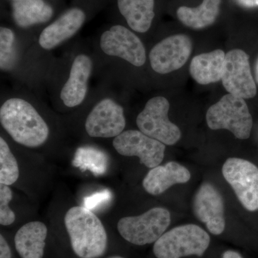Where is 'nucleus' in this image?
Here are the masks:
<instances>
[{
	"instance_id": "nucleus-6",
	"label": "nucleus",
	"mask_w": 258,
	"mask_h": 258,
	"mask_svg": "<svg viewBox=\"0 0 258 258\" xmlns=\"http://www.w3.org/2000/svg\"><path fill=\"white\" fill-rule=\"evenodd\" d=\"M64 226L71 247L80 258H99L107 250L108 236L98 217L86 207H73L66 212Z\"/></svg>"
},
{
	"instance_id": "nucleus-9",
	"label": "nucleus",
	"mask_w": 258,
	"mask_h": 258,
	"mask_svg": "<svg viewBox=\"0 0 258 258\" xmlns=\"http://www.w3.org/2000/svg\"><path fill=\"white\" fill-rule=\"evenodd\" d=\"M170 223V212L164 208H154L139 216L123 217L117 228L124 240L143 246L157 242Z\"/></svg>"
},
{
	"instance_id": "nucleus-14",
	"label": "nucleus",
	"mask_w": 258,
	"mask_h": 258,
	"mask_svg": "<svg viewBox=\"0 0 258 258\" xmlns=\"http://www.w3.org/2000/svg\"><path fill=\"white\" fill-rule=\"evenodd\" d=\"M113 147L120 155L137 157L148 168L156 167L162 162L165 144L149 137L139 130H126L113 139Z\"/></svg>"
},
{
	"instance_id": "nucleus-17",
	"label": "nucleus",
	"mask_w": 258,
	"mask_h": 258,
	"mask_svg": "<svg viewBox=\"0 0 258 258\" xmlns=\"http://www.w3.org/2000/svg\"><path fill=\"white\" fill-rule=\"evenodd\" d=\"M54 15L53 6L47 0L12 2L13 23L17 28L22 31L34 34L32 30L41 25H48Z\"/></svg>"
},
{
	"instance_id": "nucleus-11",
	"label": "nucleus",
	"mask_w": 258,
	"mask_h": 258,
	"mask_svg": "<svg viewBox=\"0 0 258 258\" xmlns=\"http://www.w3.org/2000/svg\"><path fill=\"white\" fill-rule=\"evenodd\" d=\"M222 174L246 210H258V168L250 161L230 158L222 166Z\"/></svg>"
},
{
	"instance_id": "nucleus-29",
	"label": "nucleus",
	"mask_w": 258,
	"mask_h": 258,
	"mask_svg": "<svg viewBox=\"0 0 258 258\" xmlns=\"http://www.w3.org/2000/svg\"><path fill=\"white\" fill-rule=\"evenodd\" d=\"M255 78H256V81H257V82L258 83V59L257 60V62H256V66H255Z\"/></svg>"
},
{
	"instance_id": "nucleus-15",
	"label": "nucleus",
	"mask_w": 258,
	"mask_h": 258,
	"mask_svg": "<svg viewBox=\"0 0 258 258\" xmlns=\"http://www.w3.org/2000/svg\"><path fill=\"white\" fill-rule=\"evenodd\" d=\"M226 91L243 99L253 98L257 87L251 74L249 56L244 51L236 49L227 52L222 78Z\"/></svg>"
},
{
	"instance_id": "nucleus-1",
	"label": "nucleus",
	"mask_w": 258,
	"mask_h": 258,
	"mask_svg": "<svg viewBox=\"0 0 258 258\" xmlns=\"http://www.w3.org/2000/svg\"><path fill=\"white\" fill-rule=\"evenodd\" d=\"M37 35L10 27L0 28V70L18 86L40 95L46 88L55 57L37 43Z\"/></svg>"
},
{
	"instance_id": "nucleus-7",
	"label": "nucleus",
	"mask_w": 258,
	"mask_h": 258,
	"mask_svg": "<svg viewBox=\"0 0 258 258\" xmlns=\"http://www.w3.org/2000/svg\"><path fill=\"white\" fill-rule=\"evenodd\" d=\"M208 232L196 225L178 226L168 231L154 242L153 252L157 258L202 257L210 244Z\"/></svg>"
},
{
	"instance_id": "nucleus-3",
	"label": "nucleus",
	"mask_w": 258,
	"mask_h": 258,
	"mask_svg": "<svg viewBox=\"0 0 258 258\" xmlns=\"http://www.w3.org/2000/svg\"><path fill=\"white\" fill-rule=\"evenodd\" d=\"M40 95L18 86L1 94L0 123L17 144L38 148L50 139V127L40 110Z\"/></svg>"
},
{
	"instance_id": "nucleus-4",
	"label": "nucleus",
	"mask_w": 258,
	"mask_h": 258,
	"mask_svg": "<svg viewBox=\"0 0 258 258\" xmlns=\"http://www.w3.org/2000/svg\"><path fill=\"white\" fill-rule=\"evenodd\" d=\"M96 74L113 83L120 66L142 69L148 56L142 39L128 27L116 24L108 27L95 39L93 45Z\"/></svg>"
},
{
	"instance_id": "nucleus-28",
	"label": "nucleus",
	"mask_w": 258,
	"mask_h": 258,
	"mask_svg": "<svg viewBox=\"0 0 258 258\" xmlns=\"http://www.w3.org/2000/svg\"><path fill=\"white\" fill-rule=\"evenodd\" d=\"M222 258H243L238 252L234 250H227L222 254Z\"/></svg>"
},
{
	"instance_id": "nucleus-16",
	"label": "nucleus",
	"mask_w": 258,
	"mask_h": 258,
	"mask_svg": "<svg viewBox=\"0 0 258 258\" xmlns=\"http://www.w3.org/2000/svg\"><path fill=\"white\" fill-rule=\"evenodd\" d=\"M195 216L206 225L210 233L220 235L225 230L223 198L221 194L210 183H203L195 194L193 200Z\"/></svg>"
},
{
	"instance_id": "nucleus-21",
	"label": "nucleus",
	"mask_w": 258,
	"mask_h": 258,
	"mask_svg": "<svg viewBox=\"0 0 258 258\" xmlns=\"http://www.w3.org/2000/svg\"><path fill=\"white\" fill-rule=\"evenodd\" d=\"M226 54L222 50L212 51L195 56L190 64V74L201 85L221 81L225 63Z\"/></svg>"
},
{
	"instance_id": "nucleus-10",
	"label": "nucleus",
	"mask_w": 258,
	"mask_h": 258,
	"mask_svg": "<svg viewBox=\"0 0 258 258\" xmlns=\"http://www.w3.org/2000/svg\"><path fill=\"white\" fill-rule=\"evenodd\" d=\"M170 104L165 97H152L137 115L139 130L165 145H174L181 138V131L168 117Z\"/></svg>"
},
{
	"instance_id": "nucleus-24",
	"label": "nucleus",
	"mask_w": 258,
	"mask_h": 258,
	"mask_svg": "<svg viewBox=\"0 0 258 258\" xmlns=\"http://www.w3.org/2000/svg\"><path fill=\"white\" fill-rule=\"evenodd\" d=\"M13 196V191L9 186L0 184V224L2 225H12L16 218L15 212L10 208Z\"/></svg>"
},
{
	"instance_id": "nucleus-23",
	"label": "nucleus",
	"mask_w": 258,
	"mask_h": 258,
	"mask_svg": "<svg viewBox=\"0 0 258 258\" xmlns=\"http://www.w3.org/2000/svg\"><path fill=\"white\" fill-rule=\"evenodd\" d=\"M20 176L18 161L12 152L9 144L3 137H0V184H15Z\"/></svg>"
},
{
	"instance_id": "nucleus-19",
	"label": "nucleus",
	"mask_w": 258,
	"mask_h": 258,
	"mask_svg": "<svg viewBox=\"0 0 258 258\" xmlns=\"http://www.w3.org/2000/svg\"><path fill=\"white\" fill-rule=\"evenodd\" d=\"M117 7L132 31L145 34L152 28L155 18V0H117Z\"/></svg>"
},
{
	"instance_id": "nucleus-31",
	"label": "nucleus",
	"mask_w": 258,
	"mask_h": 258,
	"mask_svg": "<svg viewBox=\"0 0 258 258\" xmlns=\"http://www.w3.org/2000/svg\"><path fill=\"white\" fill-rule=\"evenodd\" d=\"M10 1H11V2H17V1H20V0H10Z\"/></svg>"
},
{
	"instance_id": "nucleus-13",
	"label": "nucleus",
	"mask_w": 258,
	"mask_h": 258,
	"mask_svg": "<svg viewBox=\"0 0 258 258\" xmlns=\"http://www.w3.org/2000/svg\"><path fill=\"white\" fill-rule=\"evenodd\" d=\"M86 10L79 6L64 11L39 32L37 43L42 50L51 52L76 36L87 20Z\"/></svg>"
},
{
	"instance_id": "nucleus-18",
	"label": "nucleus",
	"mask_w": 258,
	"mask_h": 258,
	"mask_svg": "<svg viewBox=\"0 0 258 258\" xmlns=\"http://www.w3.org/2000/svg\"><path fill=\"white\" fill-rule=\"evenodd\" d=\"M190 178L191 174L184 166L170 161L151 169L143 180V186L150 195H159L173 185L188 182Z\"/></svg>"
},
{
	"instance_id": "nucleus-26",
	"label": "nucleus",
	"mask_w": 258,
	"mask_h": 258,
	"mask_svg": "<svg viewBox=\"0 0 258 258\" xmlns=\"http://www.w3.org/2000/svg\"><path fill=\"white\" fill-rule=\"evenodd\" d=\"M0 258H12L11 249L3 235H0Z\"/></svg>"
},
{
	"instance_id": "nucleus-25",
	"label": "nucleus",
	"mask_w": 258,
	"mask_h": 258,
	"mask_svg": "<svg viewBox=\"0 0 258 258\" xmlns=\"http://www.w3.org/2000/svg\"><path fill=\"white\" fill-rule=\"evenodd\" d=\"M109 195L107 191H103V192L96 194V195H93L92 197L86 198L85 200L86 208L88 209L94 208L95 206L98 205V203H100V201L103 202L106 200Z\"/></svg>"
},
{
	"instance_id": "nucleus-8",
	"label": "nucleus",
	"mask_w": 258,
	"mask_h": 258,
	"mask_svg": "<svg viewBox=\"0 0 258 258\" xmlns=\"http://www.w3.org/2000/svg\"><path fill=\"white\" fill-rule=\"evenodd\" d=\"M207 123L212 130L227 129L239 139H247L252 128V118L243 98L225 95L209 108Z\"/></svg>"
},
{
	"instance_id": "nucleus-2",
	"label": "nucleus",
	"mask_w": 258,
	"mask_h": 258,
	"mask_svg": "<svg viewBox=\"0 0 258 258\" xmlns=\"http://www.w3.org/2000/svg\"><path fill=\"white\" fill-rule=\"evenodd\" d=\"M96 74L93 48L82 42L74 44L55 57L46 83L52 102L64 109H76L87 99L90 81Z\"/></svg>"
},
{
	"instance_id": "nucleus-12",
	"label": "nucleus",
	"mask_w": 258,
	"mask_h": 258,
	"mask_svg": "<svg viewBox=\"0 0 258 258\" xmlns=\"http://www.w3.org/2000/svg\"><path fill=\"white\" fill-rule=\"evenodd\" d=\"M192 42L184 35H171L152 47L148 60L153 72L164 75L181 69L189 59Z\"/></svg>"
},
{
	"instance_id": "nucleus-5",
	"label": "nucleus",
	"mask_w": 258,
	"mask_h": 258,
	"mask_svg": "<svg viewBox=\"0 0 258 258\" xmlns=\"http://www.w3.org/2000/svg\"><path fill=\"white\" fill-rule=\"evenodd\" d=\"M102 80L83 103L88 107L83 129L91 138L114 139L124 132V108L113 90V82Z\"/></svg>"
},
{
	"instance_id": "nucleus-30",
	"label": "nucleus",
	"mask_w": 258,
	"mask_h": 258,
	"mask_svg": "<svg viewBox=\"0 0 258 258\" xmlns=\"http://www.w3.org/2000/svg\"><path fill=\"white\" fill-rule=\"evenodd\" d=\"M108 258H124L123 257H120V256H112V257H108Z\"/></svg>"
},
{
	"instance_id": "nucleus-20",
	"label": "nucleus",
	"mask_w": 258,
	"mask_h": 258,
	"mask_svg": "<svg viewBox=\"0 0 258 258\" xmlns=\"http://www.w3.org/2000/svg\"><path fill=\"white\" fill-rule=\"evenodd\" d=\"M47 228L41 222L25 224L17 232L15 248L22 258H42L45 247Z\"/></svg>"
},
{
	"instance_id": "nucleus-22",
	"label": "nucleus",
	"mask_w": 258,
	"mask_h": 258,
	"mask_svg": "<svg viewBox=\"0 0 258 258\" xmlns=\"http://www.w3.org/2000/svg\"><path fill=\"white\" fill-rule=\"evenodd\" d=\"M222 0H203L198 8L180 7L176 12L178 18L185 26L203 29L216 21Z\"/></svg>"
},
{
	"instance_id": "nucleus-27",
	"label": "nucleus",
	"mask_w": 258,
	"mask_h": 258,
	"mask_svg": "<svg viewBox=\"0 0 258 258\" xmlns=\"http://www.w3.org/2000/svg\"><path fill=\"white\" fill-rule=\"evenodd\" d=\"M239 5L244 8L258 7V0H235Z\"/></svg>"
}]
</instances>
